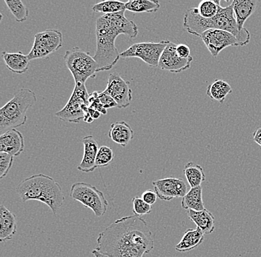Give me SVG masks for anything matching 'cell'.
I'll return each instance as SVG.
<instances>
[{
  "mask_svg": "<svg viewBox=\"0 0 261 257\" xmlns=\"http://www.w3.org/2000/svg\"><path fill=\"white\" fill-rule=\"evenodd\" d=\"M154 247L146 220L134 215L117 219L99 233L95 250L109 257H143Z\"/></svg>",
  "mask_w": 261,
  "mask_h": 257,
  "instance_id": "1",
  "label": "cell"
},
{
  "mask_svg": "<svg viewBox=\"0 0 261 257\" xmlns=\"http://www.w3.org/2000/svg\"><path fill=\"white\" fill-rule=\"evenodd\" d=\"M16 192L23 203L36 200L48 206L55 215L63 206L65 196L60 184L48 175H33L22 180Z\"/></svg>",
  "mask_w": 261,
  "mask_h": 257,
  "instance_id": "2",
  "label": "cell"
},
{
  "mask_svg": "<svg viewBox=\"0 0 261 257\" xmlns=\"http://www.w3.org/2000/svg\"><path fill=\"white\" fill-rule=\"evenodd\" d=\"M120 33L108 22L102 15L96 22L97 48L94 59L99 66V72L109 71L119 61L120 53L115 45V40Z\"/></svg>",
  "mask_w": 261,
  "mask_h": 257,
  "instance_id": "3",
  "label": "cell"
},
{
  "mask_svg": "<svg viewBox=\"0 0 261 257\" xmlns=\"http://www.w3.org/2000/svg\"><path fill=\"white\" fill-rule=\"evenodd\" d=\"M35 93L29 89H22L0 109V132L3 134L10 130L25 124L27 111L37 102Z\"/></svg>",
  "mask_w": 261,
  "mask_h": 257,
  "instance_id": "4",
  "label": "cell"
},
{
  "mask_svg": "<svg viewBox=\"0 0 261 257\" xmlns=\"http://www.w3.org/2000/svg\"><path fill=\"white\" fill-rule=\"evenodd\" d=\"M65 66L72 74L75 84H86L90 78H95L99 72V66L89 52L74 47L67 50L64 55Z\"/></svg>",
  "mask_w": 261,
  "mask_h": 257,
  "instance_id": "5",
  "label": "cell"
},
{
  "mask_svg": "<svg viewBox=\"0 0 261 257\" xmlns=\"http://www.w3.org/2000/svg\"><path fill=\"white\" fill-rule=\"evenodd\" d=\"M70 196L86 208L92 210L98 217L105 215L107 211L109 203L105 194L91 184L82 182L73 183L71 188Z\"/></svg>",
  "mask_w": 261,
  "mask_h": 257,
  "instance_id": "6",
  "label": "cell"
},
{
  "mask_svg": "<svg viewBox=\"0 0 261 257\" xmlns=\"http://www.w3.org/2000/svg\"><path fill=\"white\" fill-rule=\"evenodd\" d=\"M89 97L86 84L76 83L66 105L55 115L62 121L81 123L84 120L85 115L89 112Z\"/></svg>",
  "mask_w": 261,
  "mask_h": 257,
  "instance_id": "7",
  "label": "cell"
},
{
  "mask_svg": "<svg viewBox=\"0 0 261 257\" xmlns=\"http://www.w3.org/2000/svg\"><path fill=\"white\" fill-rule=\"evenodd\" d=\"M169 40L158 42H139L130 45L128 49L120 53V58H140L151 67H159L160 60L165 48L169 43Z\"/></svg>",
  "mask_w": 261,
  "mask_h": 257,
  "instance_id": "8",
  "label": "cell"
},
{
  "mask_svg": "<svg viewBox=\"0 0 261 257\" xmlns=\"http://www.w3.org/2000/svg\"><path fill=\"white\" fill-rule=\"evenodd\" d=\"M63 44V34L54 29L44 31L34 36V45L28 54L29 60L47 58L57 51Z\"/></svg>",
  "mask_w": 261,
  "mask_h": 257,
  "instance_id": "9",
  "label": "cell"
},
{
  "mask_svg": "<svg viewBox=\"0 0 261 257\" xmlns=\"http://www.w3.org/2000/svg\"><path fill=\"white\" fill-rule=\"evenodd\" d=\"M200 38L214 58H217L220 51L228 47L240 46L236 37L226 31L211 29L204 32Z\"/></svg>",
  "mask_w": 261,
  "mask_h": 257,
  "instance_id": "10",
  "label": "cell"
},
{
  "mask_svg": "<svg viewBox=\"0 0 261 257\" xmlns=\"http://www.w3.org/2000/svg\"><path fill=\"white\" fill-rule=\"evenodd\" d=\"M104 92L114 99L118 108H125L130 105L132 90L130 89L128 82L124 80L117 73L109 75L107 86Z\"/></svg>",
  "mask_w": 261,
  "mask_h": 257,
  "instance_id": "11",
  "label": "cell"
},
{
  "mask_svg": "<svg viewBox=\"0 0 261 257\" xmlns=\"http://www.w3.org/2000/svg\"><path fill=\"white\" fill-rule=\"evenodd\" d=\"M154 192L160 199L171 201L175 198H182L188 193V185L180 178L169 177L152 183Z\"/></svg>",
  "mask_w": 261,
  "mask_h": 257,
  "instance_id": "12",
  "label": "cell"
},
{
  "mask_svg": "<svg viewBox=\"0 0 261 257\" xmlns=\"http://www.w3.org/2000/svg\"><path fill=\"white\" fill-rule=\"evenodd\" d=\"M177 45L169 42L160 60L159 68L171 73H179L189 69L193 61V58L182 59L176 52Z\"/></svg>",
  "mask_w": 261,
  "mask_h": 257,
  "instance_id": "13",
  "label": "cell"
},
{
  "mask_svg": "<svg viewBox=\"0 0 261 257\" xmlns=\"http://www.w3.org/2000/svg\"><path fill=\"white\" fill-rule=\"evenodd\" d=\"M24 150L23 135L16 128L0 136V152L7 153L13 157L20 155Z\"/></svg>",
  "mask_w": 261,
  "mask_h": 257,
  "instance_id": "14",
  "label": "cell"
},
{
  "mask_svg": "<svg viewBox=\"0 0 261 257\" xmlns=\"http://www.w3.org/2000/svg\"><path fill=\"white\" fill-rule=\"evenodd\" d=\"M82 141L84 147V154L81 164L77 167V170L84 173H90L97 168L96 158L99 149V145L91 135L85 136Z\"/></svg>",
  "mask_w": 261,
  "mask_h": 257,
  "instance_id": "15",
  "label": "cell"
},
{
  "mask_svg": "<svg viewBox=\"0 0 261 257\" xmlns=\"http://www.w3.org/2000/svg\"><path fill=\"white\" fill-rule=\"evenodd\" d=\"M104 17L120 34H124L130 39H135L138 37V25L135 22L128 20L125 17V11L117 13V14H105Z\"/></svg>",
  "mask_w": 261,
  "mask_h": 257,
  "instance_id": "16",
  "label": "cell"
},
{
  "mask_svg": "<svg viewBox=\"0 0 261 257\" xmlns=\"http://www.w3.org/2000/svg\"><path fill=\"white\" fill-rule=\"evenodd\" d=\"M231 4L240 32L246 33L249 31L244 27L245 22L255 11L257 2L255 0H234Z\"/></svg>",
  "mask_w": 261,
  "mask_h": 257,
  "instance_id": "17",
  "label": "cell"
},
{
  "mask_svg": "<svg viewBox=\"0 0 261 257\" xmlns=\"http://www.w3.org/2000/svg\"><path fill=\"white\" fill-rule=\"evenodd\" d=\"M16 233V217L3 205L0 206V241L11 240Z\"/></svg>",
  "mask_w": 261,
  "mask_h": 257,
  "instance_id": "18",
  "label": "cell"
},
{
  "mask_svg": "<svg viewBox=\"0 0 261 257\" xmlns=\"http://www.w3.org/2000/svg\"><path fill=\"white\" fill-rule=\"evenodd\" d=\"M135 136L133 129L126 122H115L111 125L109 137L122 147H125Z\"/></svg>",
  "mask_w": 261,
  "mask_h": 257,
  "instance_id": "19",
  "label": "cell"
},
{
  "mask_svg": "<svg viewBox=\"0 0 261 257\" xmlns=\"http://www.w3.org/2000/svg\"><path fill=\"white\" fill-rule=\"evenodd\" d=\"M188 217L204 234H211L215 231V216L207 209L203 211H187Z\"/></svg>",
  "mask_w": 261,
  "mask_h": 257,
  "instance_id": "20",
  "label": "cell"
},
{
  "mask_svg": "<svg viewBox=\"0 0 261 257\" xmlns=\"http://www.w3.org/2000/svg\"><path fill=\"white\" fill-rule=\"evenodd\" d=\"M3 60L8 70L15 74H22L29 70L30 66V60L28 55H24L22 52L16 53H10V52H3Z\"/></svg>",
  "mask_w": 261,
  "mask_h": 257,
  "instance_id": "21",
  "label": "cell"
},
{
  "mask_svg": "<svg viewBox=\"0 0 261 257\" xmlns=\"http://www.w3.org/2000/svg\"><path fill=\"white\" fill-rule=\"evenodd\" d=\"M204 241V234L199 229H189L186 231L182 239L175 246L178 252H189L201 245Z\"/></svg>",
  "mask_w": 261,
  "mask_h": 257,
  "instance_id": "22",
  "label": "cell"
},
{
  "mask_svg": "<svg viewBox=\"0 0 261 257\" xmlns=\"http://www.w3.org/2000/svg\"><path fill=\"white\" fill-rule=\"evenodd\" d=\"M181 206L184 209L189 211H200L205 209L203 200V189L201 186L192 188L181 200Z\"/></svg>",
  "mask_w": 261,
  "mask_h": 257,
  "instance_id": "23",
  "label": "cell"
},
{
  "mask_svg": "<svg viewBox=\"0 0 261 257\" xmlns=\"http://www.w3.org/2000/svg\"><path fill=\"white\" fill-rule=\"evenodd\" d=\"M232 92L231 85L226 81L216 79L207 88L206 94L212 100L223 103L228 94Z\"/></svg>",
  "mask_w": 261,
  "mask_h": 257,
  "instance_id": "24",
  "label": "cell"
},
{
  "mask_svg": "<svg viewBox=\"0 0 261 257\" xmlns=\"http://www.w3.org/2000/svg\"><path fill=\"white\" fill-rule=\"evenodd\" d=\"M184 173L191 188L200 186L205 180L203 167L193 162H188L184 167Z\"/></svg>",
  "mask_w": 261,
  "mask_h": 257,
  "instance_id": "25",
  "label": "cell"
},
{
  "mask_svg": "<svg viewBox=\"0 0 261 257\" xmlns=\"http://www.w3.org/2000/svg\"><path fill=\"white\" fill-rule=\"evenodd\" d=\"M161 8L156 0H130L125 3L126 11L133 13H154Z\"/></svg>",
  "mask_w": 261,
  "mask_h": 257,
  "instance_id": "26",
  "label": "cell"
},
{
  "mask_svg": "<svg viewBox=\"0 0 261 257\" xmlns=\"http://www.w3.org/2000/svg\"><path fill=\"white\" fill-rule=\"evenodd\" d=\"M92 10L94 12L102 13V14H104V15L117 14V13L126 11L125 3L120 1H113V0L97 3L93 6Z\"/></svg>",
  "mask_w": 261,
  "mask_h": 257,
  "instance_id": "27",
  "label": "cell"
},
{
  "mask_svg": "<svg viewBox=\"0 0 261 257\" xmlns=\"http://www.w3.org/2000/svg\"><path fill=\"white\" fill-rule=\"evenodd\" d=\"M11 14L15 17L16 22H24L29 15L28 8L21 0H5Z\"/></svg>",
  "mask_w": 261,
  "mask_h": 257,
  "instance_id": "28",
  "label": "cell"
},
{
  "mask_svg": "<svg viewBox=\"0 0 261 257\" xmlns=\"http://www.w3.org/2000/svg\"><path fill=\"white\" fill-rule=\"evenodd\" d=\"M220 0H203L197 6L199 14L205 19H212L218 14Z\"/></svg>",
  "mask_w": 261,
  "mask_h": 257,
  "instance_id": "29",
  "label": "cell"
},
{
  "mask_svg": "<svg viewBox=\"0 0 261 257\" xmlns=\"http://www.w3.org/2000/svg\"><path fill=\"white\" fill-rule=\"evenodd\" d=\"M114 154L113 150L108 146H101L98 151L96 158V167H106L113 162Z\"/></svg>",
  "mask_w": 261,
  "mask_h": 257,
  "instance_id": "30",
  "label": "cell"
},
{
  "mask_svg": "<svg viewBox=\"0 0 261 257\" xmlns=\"http://www.w3.org/2000/svg\"><path fill=\"white\" fill-rule=\"evenodd\" d=\"M133 203V212L135 215L141 216L150 214L152 211V207L143 201L141 197L135 196L132 199Z\"/></svg>",
  "mask_w": 261,
  "mask_h": 257,
  "instance_id": "31",
  "label": "cell"
},
{
  "mask_svg": "<svg viewBox=\"0 0 261 257\" xmlns=\"http://www.w3.org/2000/svg\"><path fill=\"white\" fill-rule=\"evenodd\" d=\"M14 157L7 153L0 152V179L7 176L14 163Z\"/></svg>",
  "mask_w": 261,
  "mask_h": 257,
  "instance_id": "32",
  "label": "cell"
},
{
  "mask_svg": "<svg viewBox=\"0 0 261 257\" xmlns=\"http://www.w3.org/2000/svg\"><path fill=\"white\" fill-rule=\"evenodd\" d=\"M89 102L90 108L97 110L101 115H106L107 113V109L104 108L99 102L97 92H94L92 94H89Z\"/></svg>",
  "mask_w": 261,
  "mask_h": 257,
  "instance_id": "33",
  "label": "cell"
},
{
  "mask_svg": "<svg viewBox=\"0 0 261 257\" xmlns=\"http://www.w3.org/2000/svg\"><path fill=\"white\" fill-rule=\"evenodd\" d=\"M98 98H99V102L102 104V106L106 109L115 108V107L117 108V104L116 103L115 101L106 93L104 92H98Z\"/></svg>",
  "mask_w": 261,
  "mask_h": 257,
  "instance_id": "34",
  "label": "cell"
},
{
  "mask_svg": "<svg viewBox=\"0 0 261 257\" xmlns=\"http://www.w3.org/2000/svg\"><path fill=\"white\" fill-rule=\"evenodd\" d=\"M176 52L179 58L182 59H188L191 58L190 48L186 44H179L176 47Z\"/></svg>",
  "mask_w": 261,
  "mask_h": 257,
  "instance_id": "35",
  "label": "cell"
},
{
  "mask_svg": "<svg viewBox=\"0 0 261 257\" xmlns=\"http://www.w3.org/2000/svg\"><path fill=\"white\" fill-rule=\"evenodd\" d=\"M142 199L143 201L146 202L147 204L152 206L155 203H156V199H158V196H156V193L154 191H151V190H148L144 193H143L141 196Z\"/></svg>",
  "mask_w": 261,
  "mask_h": 257,
  "instance_id": "36",
  "label": "cell"
},
{
  "mask_svg": "<svg viewBox=\"0 0 261 257\" xmlns=\"http://www.w3.org/2000/svg\"><path fill=\"white\" fill-rule=\"evenodd\" d=\"M253 139L257 144L261 146V125L254 131V134H253Z\"/></svg>",
  "mask_w": 261,
  "mask_h": 257,
  "instance_id": "37",
  "label": "cell"
},
{
  "mask_svg": "<svg viewBox=\"0 0 261 257\" xmlns=\"http://www.w3.org/2000/svg\"><path fill=\"white\" fill-rule=\"evenodd\" d=\"M89 113L90 116L92 117L93 120H97V119L99 118V117L101 116V113H99L97 110H94V109L90 108L89 109Z\"/></svg>",
  "mask_w": 261,
  "mask_h": 257,
  "instance_id": "38",
  "label": "cell"
},
{
  "mask_svg": "<svg viewBox=\"0 0 261 257\" xmlns=\"http://www.w3.org/2000/svg\"><path fill=\"white\" fill-rule=\"evenodd\" d=\"M83 121H84L85 123H91L93 121H94V120H93L92 117L90 116L89 112H88V113L85 115L84 120H83Z\"/></svg>",
  "mask_w": 261,
  "mask_h": 257,
  "instance_id": "39",
  "label": "cell"
},
{
  "mask_svg": "<svg viewBox=\"0 0 261 257\" xmlns=\"http://www.w3.org/2000/svg\"><path fill=\"white\" fill-rule=\"evenodd\" d=\"M92 254L94 255V257H109L101 254V253H99V252H98L97 250H95V249H94V250H93Z\"/></svg>",
  "mask_w": 261,
  "mask_h": 257,
  "instance_id": "40",
  "label": "cell"
}]
</instances>
